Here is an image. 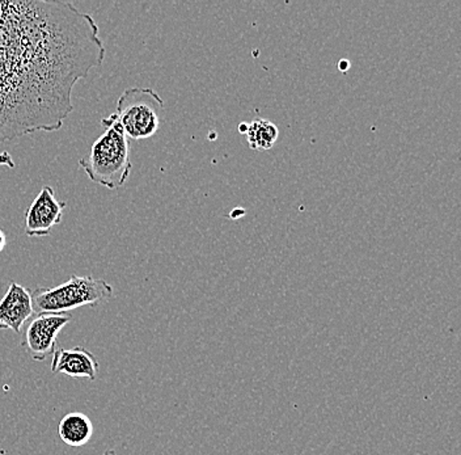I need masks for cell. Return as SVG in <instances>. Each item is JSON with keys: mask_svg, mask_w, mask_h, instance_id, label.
Listing matches in <instances>:
<instances>
[{"mask_svg": "<svg viewBox=\"0 0 461 455\" xmlns=\"http://www.w3.org/2000/svg\"><path fill=\"white\" fill-rule=\"evenodd\" d=\"M99 367L95 354L82 347L65 350L58 345L51 359V371L54 374H65L74 379L86 378L95 381Z\"/></svg>", "mask_w": 461, "mask_h": 455, "instance_id": "obj_8", "label": "cell"}, {"mask_svg": "<svg viewBox=\"0 0 461 455\" xmlns=\"http://www.w3.org/2000/svg\"><path fill=\"white\" fill-rule=\"evenodd\" d=\"M248 131V123H240V125H239V132H243V134H245V132H247Z\"/></svg>", "mask_w": 461, "mask_h": 455, "instance_id": "obj_13", "label": "cell"}, {"mask_svg": "<svg viewBox=\"0 0 461 455\" xmlns=\"http://www.w3.org/2000/svg\"><path fill=\"white\" fill-rule=\"evenodd\" d=\"M58 436L68 446L80 448L94 436V424L82 412H70L58 424Z\"/></svg>", "mask_w": 461, "mask_h": 455, "instance_id": "obj_9", "label": "cell"}, {"mask_svg": "<svg viewBox=\"0 0 461 455\" xmlns=\"http://www.w3.org/2000/svg\"><path fill=\"white\" fill-rule=\"evenodd\" d=\"M66 203L57 200L54 189L45 186L25 212V234L31 238L50 235L63 220Z\"/></svg>", "mask_w": 461, "mask_h": 455, "instance_id": "obj_6", "label": "cell"}, {"mask_svg": "<svg viewBox=\"0 0 461 455\" xmlns=\"http://www.w3.org/2000/svg\"><path fill=\"white\" fill-rule=\"evenodd\" d=\"M101 123L105 132L95 141L86 159L79 160V166L89 180L113 191L121 188L131 174L130 140L113 114L101 120Z\"/></svg>", "mask_w": 461, "mask_h": 455, "instance_id": "obj_2", "label": "cell"}, {"mask_svg": "<svg viewBox=\"0 0 461 455\" xmlns=\"http://www.w3.org/2000/svg\"><path fill=\"white\" fill-rule=\"evenodd\" d=\"M350 68V62H348V59H341L339 63V70L341 71V73H346V71Z\"/></svg>", "mask_w": 461, "mask_h": 455, "instance_id": "obj_12", "label": "cell"}, {"mask_svg": "<svg viewBox=\"0 0 461 455\" xmlns=\"http://www.w3.org/2000/svg\"><path fill=\"white\" fill-rule=\"evenodd\" d=\"M99 25L70 2H0V143L56 132L105 59Z\"/></svg>", "mask_w": 461, "mask_h": 455, "instance_id": "obj_1", "label": "cell"}, {"mask_svg": "<svg viewBox=\"0 0 461 455\" xmlns=\"http://www.w3.org/2000/svg\"><path fill=\"white\" fill-rule=\"evenodd\" d=\"M5 246H7V236H5V232L0 229V253L5 250Z\"/></svg>", "mask_w": 461, "mask_h": 455, "instance_id": "obj_11", "label": "cell"}, {"mask_svg": "<svg viewBox=\"0 0 461 455\" xmlns=\"http://www.w3.org/2000/svg\"><path fill=\"white\" fill-rule=\"evenodd\" d=\"M113 298V287L92 276L74 275L56 287L32 292L34 314H68L80 307H96Z\"/></svg>", "mask_w": 461, "mask_h": 455, "instance_id": "obj_3", "label": "cell"}, {"mask_svg": "<svg viewBox=\"0 0 461 455\" xmlns=\"http://www.w3.org/2000/svg\"><path fill=\"white\" fill-rule=\"evenodd\" d=\"M34 315L32 292L17 282H11L0 301V330L22 333L23 327Z\"/></svg>", "mask_w": 461, "mask_h": 455, "instance_id": "obj_7", "label": "cell"}, {"mask_svg": "<svg viewBox=\"0 0 461 455\" xmlns=\"http://www.w3.org/2000/svg\"><path fill=\"white\" fill-rule=\"evenodd\" d=\"M103 455H117L114 450H106Z\"/></svg>", "mask_w": 461, "mask_h": 455, "instance_id": "obj_14", "label": "cell"}, {"mask_svg": "<svg viewBox=\"0 0 461 455\" xmlns=\"http://www.w3.org/2000/svg\"><path fill=\"white\" fill-rule=\"evenodd\" d=\"M164 102L152 88H129L121 95L113 114L129 140L154 137L160 128Z\"/></svg>", "mask_w": 461, "mask_h": 455, "instance_id": "obj_4", "label": "cell"}, {"mask_svg": "<svg viewBox=\"0 0 461 455\" xmlns=\"http://www.w3.org/2000/svg\"><path fill=\"white\" fill-rule=\"evenodd\" d=\"M71 319L68 314H37L25 328L23 350L33 361H45L57 350V338Z\"/></svg>", "mask_w": 461, "mask_h": 455, "instance_id": "obj_5", "label": "cell"}, {"mask_svg": "<svg viewBox=\"0 0 461 455\" xmlns=\"http://www.w3.org/2000/svg\"><path fill=\"white\" fill-rule=\"evenodd\" d=\"M247 135L248 143L256 151H267L272 149L278 141L279 131L276 123H270L265 118H258L252 123H248Z\"/></svg>", "mask_w": 461, "mask_h": 455, "instance_id": "obj_10", "label": "cell"}]
</instances>
